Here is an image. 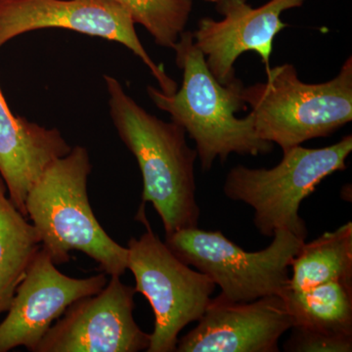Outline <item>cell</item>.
Returning a JSON list of instances; mask_svg holds the SVG:
<instances>
[{
  "instance_id": "1",
  "label": "cell",
  "mask_w": 352,
  "mask_h": 352,
  "mask_svg": "<svg viewBox=\"0 0 352 352\" xmlns=\"http://www.w3.org/2000/svg\"><path fill=\"white\" fill-rule=\"evenodd\" d=\"M109 111L120 140L135 157L143 180L142 205L152 204L166 236L196 228L200 208L196 201L195 162L186 132L164 122L136 103L117 78L104 76Z\"/></svg>"
},
{
  "instance_id": "2",
  "label": "cell",
  "mask_w": 352,
  "mask_h": 352,
  "mask_svg": "<svg viewBox=\"0 0 352 352\" xmlns=\"http://www.w3.org/2000/svg\"><path fill=\"white\" fill-rule=\"evenodd\" d=\"M173 50L182 71V87L166 95L149 85L147 94L157 108L168 113L195 141L201 170H210L217 159L226 163L231 154L272 152L274 144L256 135L251 113L243 119L235 116L247 109L241 98L243 82L238 78L228 85L217 82L191 32H182Z\"/></svg>"
},
{
  "instance_id": "3",
  "label": "cell",
  "mask_w": 352,
  "mask_h": 352,
  "mask_svg": "<svg viewBox=\"0 0 352 352\" xmlns=\"http://www.w3.org/2000/svg\"><path fill=\"white\" fill-rule=\"evenodd\" d=\"M89 152L82 146L48 166L25 199V214L36 228L41 248L56 265L68 263L71 252H82L109 276L127 270V248L108 235L95 217L88 178Z\"/></svg>"
},
{
  "instance_id": "4",
  "label": "cell",
  "mask_w": 352,
  "mask_h": 352,
  "mask_svg": "<svg viewBox=\"0 0 352 352\" xmlns=\"http://www.w3.org/2000/svg\"><path fill=\"white\" fill-rule=\"evenodd\" d=\"M265 73L266 82L243 87L241 98L252 109L256 135L282 151L327 138L351 122V56L326 82H302L296 67L288 63Z\"/></svg>"
},
{
  "instance_id": "5",
  "label": "cell",
  "mask_w": 352,
  "mask_h": 352,
  "mask_svg": "<svg viewBox=\"0 0 352 352\" xmlns=\"http://www.w3.org/2000/svg\"><path fill=\"white\" fill-rule=\"evenodd\" d=\"M351 151V135L318 149L296 146L283 152V159L274 168L234 166L226 176L223 192L230 200L243 201L254 210V226L266 237L288 230L305 240L307 229L298 212L300 204L328 176L346 170Z\"/></svg>"
},
{
  "instance_id": "6",
  "label": "cell",
  "mask_w": 352,
  "mask_h": 352,
  "mask_svg": "<svg viewBox=\"0 0 352 352\" xmlns=\"http://www.w3.org/2000/svg\"><path fill=\"white\" fill-rule=\"evenodd\" d=\"M305 242L288 230H278L266 249L247 252L220 231L199 227L166 235L164 240L183 263L219 287V296L235 302L281 296L289 285L292 261Z\"/></svg>"
},
{
  "instance_id": "7",
  "label": "cell",
  "mask_w": 352,
  "mask_h": 352,
  "mask_svg": "<svg viewBox=\"0 0 352 352\" xmlns=\"http://www.w3.org/2000/svg\"><path fill=\"white\" fill-rule=\"evenodd\" d=\"M138 219L146 232L127 244V270L135 280L136 293L147 298L155 314L147 352H175L180 332L203 316L215 284L177 258L153 232L140 208Z\"/></svg>"
},
{
  "instance_id": "8",
  "label": "cell",
  "mask_w": 352,
  "mask_h": 352,
  "mask_svg": "<svg viewBox=\"0 0 352 352\" xmlns=\"http://www.w3.org/2000/svg\"><path fill=\"white\" fill-rule=\"evenodd\" d=\"M60 28L126 46L149 68L163 94L177 83L153 61L135 31L131 14L113 0H0V47L36 30Z\"/></svg>"
},
{
  "instance_id": "9",
  "label": "cell",
  "mask_w": 352,
  "mask_h": 352,
  "mask_svg": "<svg viewBox=\"0 0 352 352\" xmlns=\"http://www.w3.org/2000/svg\"><path fill=\"white\" fill-rule=\"evenodd\" d=\"M95 295L72 303L34 352H139L150 346L133 317L135 288L110 276Z\"/></svg>"
},
{
  "instance_id": "10",
  "label": "cell",
  "mask_w": 352,
  "mask_h": 352,
  "mask_svg": "<svg viewBox=\"0 0 352 352\" xmlns=\"http://www.w3.org/2000/svg\"><path fill=\"white\" fill-rule=\"evenodd\" d=\"M107 283L104 272L87 278L64 274L41 248L0 322V352L21 346L34 352L72 303L99 293Z\"/></svg>"
},
{
  "instance_id": "11",
  "label": "cell",
  "mask_w": 352,
  "mask_h": 352,
  "mask_svg": "<svg viewBox=\"0 0 352 352\" xmlns=\"http://www.w3.org/2000/svg\"><path fill=\"white\" fill-rule=\"evenodd\" d=\"M305 0H270L252 8L248 0H217V21L205 17L198 22L194 43L203 53L210 73L217 82L230 85L236 80L234 65L245 52H256L270 71L273 41L288 24L281 20L284 11L303 6Z\"/></svg>"
},
{
  "instance_id": "12",
  "label": "cell",
  "mask_w": 352,
  "mask_h": 352,
  "mask_svg": "<svg viewBox=\"0 0 352 352\" xmlns=\"http://www.w3.org/2000/svg\"><path fill=\"white\" fill-rule=\"evenodd\" d=\"M294 326L281 296L235 302L212 298L198 325L178 339L176 352H278Z\"/></svg>"
},
{
  "instance_id": "13",
  "label": "cell",
  "mask_w": 352,
  "mask_h": 352,
  "mask_svg": "<svg viewBox=\"0 0 352 352\" xmlns=\"http://www.w3.org/2000/svg\"><path fill=\"white\" fill-rule=\"evenodd\" d=\"M57 129L14 115L0 88V176L16 208L25 214V199L50 164L71 151Z\"/></svg>"
},
{
  "instance_id": "14",
  "label": "cell",
  "mask_w": 352,
  "mask_h": 352,
  "mask_svg": "<svg viewBox=\"0 0 352 352\" xmlns=\"http://www.w3.org/2000/svg\"><path fill=\"white\" fill-rule=\"evenodd\" d=\"M281 296L293 327L352 338V283L331 281L302 289L287 287Z\"/></svg>"
},
{
  "instance_id": "15",
  "label": "cell",
  "mask_w": 352,
  "mask_h": 352,
  "mask_svg": "<svg viewBox=\"0 0 352 352\" xmlns=\"http://www.w3.org/2000/svg\"><path fill=\"white\" fill-rule=\"evenodd\" d=\"M41 248L36 228L9 199L0 176V316L8 311L18 286Z\"/></svg>"
},
{
  "instance_id": "16",
  "label": "cell",
  "mask_w": 352,
  "mask_h": 352,
  "mask_svg": "<svg viewBox=\"0 0 352 352\" xmlns=\"http://www.w3.org/2000/svg\"><path fill=\"white\" fill-rule=\"evenodd\" d=\"M288 288L302 289L331 281L352 283V223L303 243L291 263Z\"/></svg>"
},
{
  "instance_id": "17",
  "label": "cell",
  "mask_w": 352,
  "mask_h": 352,
  "mask_svg": "<svg viewBox=\"0 0 352 352\" xmlns=\"http://www.w3.org/2000/svg\"><path fill=\"white\" fill-rule=\"evenodd\" d=\"M144 27L157 45L173 50L193 10V0H113Z\"/></svg>"
},
{
  "instance_id": "18",
  "label": "cell",
  "mask_w": 352,
  "mask_h": 352,
  "mask_svg": "<svg viewBox=\"0 0 352 352\" xmlns=\"http://www.w3.org/2000/svg\"><path fill=\"white\" fill-rule=\"evenodd\" d=\"M293 333L284 344L286 351L294 352H351L352 338L335 337L293 327Z\"/></svg>"
},
{
  "instance_id": "19",
  "label": "cell",
  "mask_w": 352,
  "mask_h": 352,
  "mask_svg": "<svg viewBox=\"0 0 352 352\" xmlns=\"http://www.w3.org/2000/svg\"><path fill=\"white\" fill-rule=\"evenodd\" d=\"M204 1L210 2V3H215V2L217 1V0H204Z\"/></svg>"
}]
</instances>
